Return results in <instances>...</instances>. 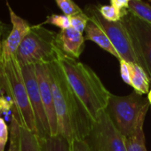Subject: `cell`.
Instances as JSON below:
<instances>
[{
  "instance_id": "17",
  "label": "cell",
  "mask_w": 151,
  "mask_h": 151,
  "mask_svg": "<svg viewBox=\"0 0 151 151\" xmlns=\"http://www.w3.org/2000/svg\"><path fill=\"white\" fill-rule=\"evenodd\" d=\"M20 150L42 151L38 136L23 126L20 128Z\"/></svg>"
},
{
  "instance_id": "10",
  "label": "cell",
  "mask_w": 151,
  "mask_h": 151,
  "mask_svg": "<svg viewBox=\"0 0 151 151\" xmlns=\"http://www.w3.org/2000/svg\"><path fill=\"white\" fill-rule=\"evenodd\" d=\"M34 66L36 69V75H37L38 86H39L43 105H44L46 116L48 119L50 133H51V136H57L59 134L58 124H57L54 102H53V95H52V89L48 63H39Z\"/></svg>"
},
{
  "instance_id": "24",
  "label": "cell",
  "mask_w": 151,
  "mask_h": 151,
  "mask_svg": "<svg viewBox=\"0 0 151 151\" xmlns=\"http://www.w3.org/2000/svg\"><path fill=\"white\" fill-rule=\"evenodd\" d=\"M52 24L54 25L58 28H60L61 30L62 29H67L70 28V20L69 17L63 14V15H59V14H52L46 18V21L44 22V24Z\"/></svg>"
},
{
  "instance_id": "22",
  "label": "cell",
  "mask_w": 151,
  "mask_h": 151,
  "mask_svg": "<svg viewBox=\"0 0 151 151\" xmlns=\"http://www.w3.org/2000/svg\"><path fill=\"white\" fill-rule=\"evenodd\" d=\"M55 2L61 12L68 17L84 12L73 0H55Z\"/></svg>"
},
{
  "instance_id": "26",
  "label": "cell",
  "mask_w": 151,
  "mask_h": 151,
  "mask_svg": "<svg viewBox=\"0 0 151 151\" xmlns=\"http://www.w3.org/2000/svg\"><path fill=\"white\" fill-rule=\"evenodd\" d=\"M120 75L122 79L127 85L131 86V65L130 62H127L124 60L120 61Z\"/></svg>"
},
{
  "instance_id": "23",
  "label": "cell",
  "mask_w": 151,
  "mask_h": 151,
  "mask_svg": "<svg viewBox=\"0 0 151 151\" xmlns=\"http://www.w3.org/2000/svg\"><path fill=\"white\" fill-rule=\"evenodd\" d=\"M69 20H70L71 28H73L74 29L83 34L85 32L87 23L89 22V17L86 14L85 12H83V13L76 14V15L70 16Z\"/></svg>"
},
{
  "instance_id": "16",
  "label": "cell",
  "mask_w": 151,
  "mask_h": 151,
  "mask_svg": "<svg viewBox=\"0 0 151 151\" xmlns=\"http://www.w3.org/2000/svg\"><path fill=\"white\" fill-rule=\"evenodd\" d=\"M42 151H70V142L61 135L39 138Z\"/></svg>"
},
{
  "instance_id": "8",
  "label": "cell",
  "mask_w": 151,
  "mask_h": 151,
  "mask_svg": "<svg viewBox=\"0 0 151 151\" xmlns=\"http://www.w3.org/2000/svg\"><path fill=\"white\" fill-rule=\"evenodd\" d=\"M92 151H126L125 137L116 128L103 110L85 139Z\"/></svg>"
},
{
  "instance_id": "31",
  "label": "cell",
  "mask_w": 151,
  "mask_h": 151,
  "mask_svg": "<svg viewBox=\"0 0 151 151\" xmlns=\"http://www.w3.org/2000/svg\"><path fill=\"white\" fill-rule=\"evenodd\" d=\"M147 99H148V101H149V103L151 105V89H150L149 93H147Z\"/></svg>"
},
{
  "instance_id": "18",
  "label": "cell",
  "mask_w": 151,
  "mask_h": 151,
  "mask_svg": "<svg viewBox=\"0 0 151 151\" xmlns=\"http://www.w3.org/2000/svg\"><path fill=\"white\" fill-rule=\"evenodd\" d=\"M128 10L151 25V6L142 0H130Z\"/></svg>"
},
{
  "instance_id": "28",
  "label": "cell",
  "mask_w": 151,
  "mask_h": 151,
  "mask_svg": "<svg viewBox=\"0 0 151 151\" xmlns=\"http://www.w3.org/2000/svg\"><path fill=\"white\" fill-rule=\"evenodd\" d=\"M111 6L118 10L128 9L130 0H110Z\"/></svg>"
},
{
  "instance_id": "27",
  "label": "cell",
  "mask_w": 151,
  "mask_h": 151,
  "mask_svg": "<svg viewBox=\"0 0 151 151\" xmlns=\"http://www.w3.org/2000/svg\"><path fill=\"white\" fill-rule=\"evenodd\" d=\"M70 151H92L85 139H73L70 142Z\"/></svg>"
},
{
  "instance_id": "5",
  "label": "cell",
  "mask_w": 151,
  "mask_h": 151,
  "mask_svg": "<svg viewBox=\"0 0 151 151\" xmlns=\"http://www.w3.org/2000/svg\"><path fill=\"white\" fill-rule=\"evenodd\" d=\"M149 106L148 99L134 91L126 96L111 94L105 111L116 128L126 138L133 133L139 120L146 116Z\"/></svg>"
},
{
  "instance_id": "19",
  "label": "cell",
  "mask_w": 151,
  "mask_h": 151,
  "mask_svg": "<svg viewBox=\"0 0 151 151\" xmlns=\"http://www.w3.org/2000/svg\"><path fill=\"white\" fill-rule=\"evenodd\" d=\"M101 16L109 22H118L128 13V9L118 10L112 6H98Z\"/></svg>"
},
{
  "instance_id": "13",
  "label": "cell",
  "mask_w": 151,
  "mask_h": 151,
  "mask_svg": "<svg viewBox=\"0 0 151 151\" xmlns=\"http://www.w3.org/2000/svg\"><path fill=\"white\" fill-rule=\"evenodd\" d=\"M85 32H86V37H85L86 39L93 41V43L98 45L101 48H102L109 53L115 56V58H116L119 61L121 60L119 54L114 48L113 45L111 44L106 33L94 22L89 19Z\"/></svg>"
},
{
  "instance_id": "20",
  "label": "cell",
  "mask_w": 151,
  "mask_h": 151,
  "mask_svg": "<svg viewBox=\"0 0 151 151\" xmlns=\"http://www.w3.org/2000/svg\"><path fill=\"white\" fill-rule=\"evenodd\" d=\"M20 128L21 125L14 117L10 123V144L7 151H21L20 150Z\"/></svg>"
},
{
  "instance_id": "15",
  "label": "cell",
  "mask_w": 151,
  "mask_h": 151,
  "mask_svg": "<svg viewBox=\"0 0 151 151\" xmlns=\"http://www.w3.org/2000/svg\"><path fill=\"white\" fill-rule=\"evenodd\" d=\"M145 117H142L138 123L133 133L125 138L126 151H147L145 143V135L143 131Z\"/></svg>"
},
{
  "instance_id": "30",
  "label": "cell",
  "mask_w": 151,
  "mask_h": 151,
  "mask_svg": "<svg viewBox=\"0 0 151 151\" xmlns=\"http://www.w3.org/2000/svg\"><path fill=\"white\" fill-rule=\"evenodd\" d=\"M4 89V78H3V72H2V66L0 63V90Z\"/></svg>"
},
{
  "instance_id": "4",
  "label": "cell",
  "mask_w": 151,
  "mask_h": 151,
  "mask_svg": "<svg viewBox=\"0 0 151 151\" xmlns=\"http://www.w3.org/2000/svg\"><path fill=\"white\" fill-rule=\"evenodd\" d=\"M57 36L58 33L42 25L31 26L15 54L21 67L57 60L63 52L59 47Z\"/></svg>"
},
{
  "instance_id": "2",
  "label": "cell",
  "mask_w": 151,
  "mask_h": 151,
  "mask_svg": "<svg viewBox=\"0 0 151 151\" xmlns=\"http://www.w3.org/2000/svg\"><path fill=\"white\" fill-rule=\"evenodd\" d=\"M57 61L73 92L94 122L105 110L111 93L96 73L78 59L61 52Z\"/></svg>"
},
{
  "instance_id": "29",
  "label": "cell",
  "mask_w": 151,
  "mask_h": 151,
  "mask_svg": "<svg viewBox=\"0 0 151 151\" xmlns=\"http://www.w3.org/2000/svg\"><path fill=\"white\" fill-rule=\"evenodd\" d=\"M6 29H7V25L0 21V58H1V52H2V43H3L2 36Z\"/></svg>"
},
{
  "instance_id": "11",
  "label": "cell",
  "mask_w": 151,
  "mask_h": 151,
  "mask_svg": "<svg viewBox=\"0 0 151 151\" xmlns=\"http://www.w3.org/2000/svg\"><path fill=\"white\" fill-rule=\"evenodd\" d=\"M8 8L13 26L8 37L2 43V52L0 59H7L15 56L19 46L31 28V25H29L27 21L17 15L10 6H8Z\"/></svg>"
},
{
  "instance_id": "32",
  "label": "cell",
  "mask_w": 151,
  "mask_h": 151,
  "mask_svg": "<svg viewBox=\"0 0 151 151\" xmlns=\"http://www.w3.org/2000/svg\"><path fill=\"white\" fill-rule=\"evenodd\" d=\"M149 1H150V2H151V0H149Z\"/></svg>"
},
{
  "instance_id": "9",
  "label": "cell",
  "mask_w": 151,
  "mask_h": 151,
  "mask_svg": "<svg viewBox=\"0 0 151 151\" xmlns=\"http://www.w3.org/2000/svg\"><path fill=\"white\" fill-rule=\"evenodd\" d=\"M21 68L22 71L23 79L26 85V88L28 91L29 101L36 119L37 135L38 136V138H45L51 136L48 119L46 116V113L40 94L35 66L29 65Z\"/></svg>"
},
{
  "instance_id": "12",
  "label": "cell",
  "mask_w": 151,
  "mask_h": 151,
  "mask_svg": "<svg viewBox=\"0 0 151 151\" xmlns=\"http://www.w3.org/2000/svg\"><path fill=\"white\" fill-rule=\"evenodd\" d=\"M60 49L67 55L78 59L85 48V37L73 28L60 30L57 36Z\"/></svg>"
},
{
  "instance_id": "3",
  "label": "cell",
  "mask_w": 151,
  "mask_h": 151,
  "mask_svg": "<svg viewBox=\"0 0 151 151\" xmlns=\"http://www.w3.org/2000/svg\"><path fill=\"white\" fill-rule=\"evenodd\" d=\"M0 63L2 66L4 78V89L14 104V117L21 126L37 134L36 119L23 79L21 65L15 56L0 59Z\"/></svg>"
},
{
  "instance_id": "14",
  "label": "cell",
  "mask_w": 151,
  "mask_h": 151,
  "mask_svg": "<svg viewBox=\"0 0 151 151\" xmlns=\"http://www.w3.org/2000/svg\"><path fill=\"white\" fill-rule=\"evenodd\" d=\"M131 65V86L134 91L139 94L144 95L149 93V86L151 84L148 75L145 70L136 63H130Z\"/></svg>"
},
{
  "instance_id": "6",
  "label": "cell",
  "mask_w": 151,
  "mask_h": 151,
  "mask_svg": "<svg viewBox=\"0 0 151 151\" xmlns=\"http://www.w3.org/2000/svg\"><path fill=\"white\" fill-rule=\"evenodd\" d=\"M121 21L130 37L138 65L145 70L151 81V25L129 10Z\"/></svg>"
},
{
  "instance_id": "1",
  "label": "cell",
  "mask_w": 151,
  "mask_h": 151,
  "mask_svg": "<svg viewBox=\"0 0 151 151\" xmlns=\"http://www.w3.org/2000/svg\"><path fill=\"white\" fill-rule=\"evenodd\" d=\"M53 102L58 124V135L69 141L85 139L93 124V120L70 87L59 62L48 63Z\"/></svg>"
},
{
  "instance_id": "21",
  "label": "cell",
  "mask_w": 151,
  "mask_h": 151,
  "mask_svg": "<svg viewBox=\"0 0 151 151\" xmlns=\"http://www.w3.org/2000/svg\"><path fill=\"white\" fill-rule=\"evenodd\" d=\"M14 104L12 99L7 96H4L0 94V115L5 117L6 121L12 122L14 118Z\"/></svg>"
},
{
  "instance_id": "7",
  "label": "cell",
  "mask_w": 151,
  "mask_h": 151,
  "mask_svg": "<svg viewBox=\"0 0 151 151\" xmlns=\"http://www.w3.org/2000/svg\"><path fill=\"white\" fill-rule=\"evenodd\" d=\"M84 12L106 33L121 60L138 64L130 37L121 20L118 22L105 20L100 14L98 6H88Z\"/></svg>"
},
{
  "instance_id": "25",
  "label": "cell",
  "mask_w": 151,
  "mask_h": 151,
  "mask_svg": "<svg viewBox=\"0 0 151 151\" xmlns=\"http://www.w3.org/2000/svg\"><path fill=\"white\" fill-rule=\"evenodd\" d=\"M9 139V130L6 121L0 117V151H5L6 145Z\"/></svg>"
}]
</instances>
